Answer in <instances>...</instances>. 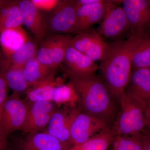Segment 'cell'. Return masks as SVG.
I'll list each match as a JSON object with an SVG mask.
<instances>
[{"label":"cell","mask_w":150,"mask_h":150,"mask_svg":"<svg viewBox=\"0 0 150 150\" xmlns=\"http://www.w3.org/2000/svg\"><path fill=\"white\" fill-rule=\"evenodd\" d=\"M69 77L79 98L78 106L81 111L104 121L112 129L119 113L120 103L104 80L95 74Z\"/></svg>","instance_id":"obj_1"},{"label":"cell","mask_w":150,"mask_h":150,"mask_svg":"<svg viewBox=\"0 0 150 150\" xmlns=\"http://www.w3.org/2000/svg\"><path fill=\"white\" fill-rule=\"evenodd\" d=\"M111 54L98 67L108 88L119 102L131 79L132 63L124 41L110 45Z\"/></svg>","instance_id":"obj_2"},{"label":"cell","mask_w":150,"mask_h":150,"mask_svg":"<svg viewBox=\"0 0 150 150\" xmlns=\"http://www.w3.org/2000/svg\"><path fill=\"white\" fill-rule=\"evenodd\" d=\"M119 103V113L112 128L115 136L141 137L147 134V105L126 94Z\"/></svg>","instance_id":"obj_3"},{"label":"cell","mask_w":150,"mask_h":150,"mask_svg":"<svg viewBox=\"0 0 150 150\" xmlns=\"http://www.w3.org/2000/svg\"><path fill=\"white\" fill-rule=\"evenodd\" d=\"M29 105L13 93L0 112V133L6 139L15 131L21 130L27 117Z\"/></svg>","instance_id":"obj_4"},{"label":"cell","mask_w":150,"mask_h":150,"mask_svg":"<svg viewBox=\"0 0 150 150\" xmlns=\"http://www.w3.org/2000/svg\"><path fill=\"white\" fill-rule=\"evenodd\" d=\"M72 37L64 34H52L40 42L35 58L41 64L56 71L62 64Z\"/></svg>","instance_id":"obj_5"},{"label":"cell","mask_w":150,"mask_h":150,"mask_svg":"<svg viewBox=\"0 0 150 150\" xmlns=\"http://www.w3.org/2000/svg\"><path fill=\"white\" fill-rule=\"evenodd\" d=\"M111 129L104 121L81 111L75 117L71 126L70 144L72 146L82 144L103 131Z\"/></svg>","instance_id":"obj_6"},{"label":"cell","mask_w":150,"mask_h":150,"mask_svg":"<svg viewBox=\"0 0 150 150\" xmlns=\"http://www.w3.org/2000/svg\"><path fill=\"white\" fill-rule=\"evenodd\" d=\"M77 8V1H60L47 20L48 32L52 34L74 33Z\"/></svg>","instance_id":"obj_7"},{"label":"cell","mask_w":150,"mask_h":150,"mask_svg":"<svg viewBox=\"0 0 150 150\" xmlns=\"http://www.w3.org/2000/svg\"><path fill=\"white\" fill-rule=\"evenodd\" d=\"M81 110L79 106H64L56 109L51 115L46 132L61 142L69 145L70 133L72 123Z\"/></svg>","instance_id":"obj_8"},{"label":"cell","mask_w":150,"mask_h":150,"mask_svg":"<svg viewBox=\"0 0 150 150\" xmlns=\"http://www.w3.org/2000/svg\"><path fill=\"white\" fill-rule=\"evenodd\" d=\"M133 69L150 68V30L132 33L124 41Z\"/></svg>","instance_id":"obj_9"},{"label":"cell","mask_w":150,"mask_h":150,"mask_svg":"<svg viewBox=\"0 0 150 150\" xmlns=\"http://www.w3.org/2000/svg\"><path fill=\"white\" fill-rule=\"evenodd\" d=\"M114 1H108L104 17L100 26V34L113 38L120 36L127 30L130 24L122 7L113 4Z\"/></svg>","instance_id":"obj_10"},{"label":"cell","mask_w":150,"mask_h":150,"mask_svg":"<svg viewBox=\"0 0 150 150\" xmlns=\"http://www.w3.org/2000/svg\"><path fill=\"white\" fill-rule=\"evenodd\" d=\"M27 117L21 130L28 134L39 132L48 125L56 105L52 101L29 103Z\"/></svg>","instance_id":"obj_11"},{"label":"cell","mask_w":150,"mask_h":150,"mask_svg":"<svg viewBox=\"0 0 150 150\" xmlns=\"http://www.w3.org/2000/svg\"><path fill=\"white\" fill-rule=\"evenodd\" d=\"M121 1L132 33L150 30V0H124Z\"/></svg>","instance_id":"obj_12"},{"label":"cell","mask_w":150,"mask_h":150,"mask_svg":"<svg viewBox=\"0 0 150 150\" xmlns=\"http://www.w3.org/2000/svg\"><path fill=\"white\" fill-rule=\"evenodd\" d=\"M23 24L31 31L35 39L41 42L48 32L47 21L31 0L18 1Z\"/></svg>","instance_id":"obj_13"},{"label":"cell","mask_w":150,"mask_h":150,"mask_svg":"<svg viewBox=\"0 0 150 150\" xmlns=\"http://www.w3.org/2000/svg\"><path fill=\"white\" fill-rule=\"evenodd\" d=\"M62 64L68 76H88L95 75L98 67L85 54L69 45Z\"/></svg>","instance_id":"obj_14"},{"label":"cell","mask_w":150,"mask_h":150,"mask_svg":"<svg viewBox=\"0 0 150 150\" xmlns=\"http://www.w3.org/2000/svg\"><path fill=\"white\" fill-rule=\"evenodd\" d=\"M108 2V1L100 0L94 4L77 5L74 33L78 34L89 32L93 25L101 21L104 17Z\"/></svg>","instance_id":"obj_15"},{"label":"cell","mask_w":150,"mask_h":150,"mask_svg":"<svg viewBox=\"0 0 150 150\" xmlns=\"http://www.w3.org/2000/svg\"><path fill=\"white\" fill-rule=\"evenodd\" d=\"M125 92L148 106L150 104V68L133 69Z\"/></svg>","instance_id":"obj_16"},{"label":"cell","mask_w":150,"mask_h":150,"mask_svg":"<svg viewBox=\"0 0 150 150\" xmlns=\"http://www.w3.org/2000/svg\"><path fill=\"white\" fill-rule=\"evenodd\" d=\"M0 74L5 79L13 93L18 95L26 93L31 87L24 79L23 67L11 64L6 61L3 55L0 61Z\"/></svg>","instance_id":"obj_17"},{"label":"cell","mask_w":150,"mask_h":150,"mask_svg":"<svg viewBox=\"0 0 150 150\" xmlns=\"http://www.w3.org/2000/svg\"><path fill=\"white\" fill-rule=\"evenodd\" d=\"M70 147L46 131L28 134L21 146L23 150H67Z\"/></svg>","instance_id":"obj_18"},{"label":"cell","mask_w":150,"mask_h":150,"mask_svg":"<svg viewBox=\"0 0 150 150\" xmlns=\"http://www.w3.org/2000/svg\"><path fill=\"white\" fill-rule=\"evenodd\" d=\"M29 39L21 26L4 30L0 33V46L3 55L8 57L21 48Z\"/></svg>","instance_id":"obj_19"},{"label":"cell","mask_w":150,"mask_h":150,"mask_svg":"<svg viewBox=\"0 0 150 150\" xmlns=\"http://www.w3.org/2000/svg\"><path fill=\"white\" fill-rule=\"evenodd\" d=\"M55 72L40 63L35 57L30 59L23 68L24 79L31 86L54 77Z\"/></svg>","instance_id":"obj_20"},{"label":"cell","mask_w":150,"mask_h":150,"mask_svg":"<svg viewBox=\"0 0 150 150\" xmlns=\"http://www.w3.org/2000/svg\"><path fill=\"white\" fill-rule=\"evenodd\" d=\"M22 25L18 1H6L0 10V33L4 30L21 26Z\"/></svg>","instance_id":"obj_21"},{"label":"cell","mask_w":150,"mask_h":150,"mask_svg":"<svg viewBox=\"0 0 150 150\" xmlns=\"http://www.w3.org/2000/svg\"><path fill=\"white\" fill-rule=\"evenodd\" d=\"M61 80H55L54 77L31 86L26 92L29 103L36 101H52L54 89L63 83Z\"/></svg>","instance_id":"obj_22"},{"label":"cell","mask_w":150,"mask_h":150,"mask_svg":"<svg viewBox=\"0 0 150 150\" xmlns=\"http://www.w3.org/2000/svg\"><path fill=\"white\" fill-rule=\"evenodd\" d=\"M39 43L40 42L35 38H29L23 46L10 56H3L11 64L23 68L28 61L35 57L39 48Z\"/></svg>","instance_id":"obj_23"},{"label":"cell","mask_w":150,"mask_h":150,"mask_svg":"<svg viewBox=\"0 0 150 150\" xmlns=\"http://www.w3.org/2000/svg\"><path fill=\"white\" fill-rule=\"evenodd\" d=\"M115 137L112 129H109L83 143L72 146L67 150H107Z\"/></svg>","instance_id":"obj_24"},{"label":"cell","mask_w":150,"mask_h":150,"mask_svg":"<svg viewBox=\"0 0 150 150\" xmlns=\"http://www.w3.org/2000/svg\"><path fill=\"white\" fill-rule=\"evenodd\" d=\"M79 100V95L70 81L60 84L54 88L52 101L56 105L75 107L78 106Z\"/></svg>","instance_id":"obj_25"},{"label":"cell","mask_w":150,"mask_h":150,"mask_svg":"<svg viewBox=\"0 0 150 150\" xmlns=\"http://www.w3.org/2000/svg\"><path fill=\"white\" fill-rule=\"evenodd\" d=\"M112 48L100 35L85 53L90 59L96 62L104 61L111 54Z\"/></svg>","instance_id":"obj_26"},{"label":"cell","mask_w":150,"mask_h":150,"mask_svg":"<svg viewBox=\"0 0 150 150\" xmlns=\"http://www.w3.org/2000/svg\"><path fill=\"white\" fill-rule=\"evenodd\" d=\"M113 150H144L142 137L116 136Z\"/></svg>","instance_id":"obj_27"},{"label":"cell","mask_w":150,"mask_h":150,"mask_svg":"<svg viewBox=\"0 0 150 150\" xmlns=\"http://www.w3.org/2000/svg\"><path fill=\"white\" fill-rule=\"evenodd\" d=\"M100 34L89 32L80 33L72 37L70 44L77 51L85 54Z\"/></svg>","instance_id":"obj_28"},{"label":"cell","mask_w":150,"mask_h":150,"mask_svg":"<svg viewBox=\"0 0 150 150\" xmlns=\"http://www.w3.org/2000/svg\"><path fill=\"white\" fill-rule=\"evenodd\" d=\"M40 11L52 12L58 5L59 0H31Z\"/></svg>","instance_id":"obj_29"},{"label":"cell","mask_w":150,"mask_h":150,"mask_svg":"<svg viewBox=\"0 0 150 150\" xmlns=\"http://www.w3.org/2000/svg\"><path fill=\"white\" fill-rule=\"evenodd\" d=\"M8 88L5 80L0 74V112L3 105L8 98Z\"/></svg>","instance_id":"obj_30"},{"label":"cell","mask_w":150,"mask_h":150,"mask_svg":"<svg viewBox=\"0 0 150 150\" xmlns=\"http://www.w3.org/2000/svg\"><path fill=\"white\" fill-rule=\"evenodd\" d=\"M144 150H150V134H145L142 137Z\"/></svg>","instance_id":"obj_31"},{"label":"cell","mask_w":150,"mask_h":150,"mask_svg":"<svg viewBox=\"0 0 150 150\" xmlns=\"http://www.w3.org/2000/svg\"><path fill=\"white\" fill-rule=\"evenodd\" d=\"M147 129L148 132L150 134V104L147 107Z\"/></svg>","instance_id":"obj_32"},{"label":"cell","mask_w":150,"mask_h":150,"mask_svg":"<svg viewBox=\"0 0 150 150\" xmlns=\"http://www.w3.org/2000/svg\"><path fill=\"white\" fill-rule=\"evenodd\" d=\"M5 139L2 136L1 134L0 133V150L4 149L5 146Z\"/></svg>","instance_id":"obj_33"},{"label":"cell","mask_w":150,"mask_h":150,"mask_svg":"<svg viewBox=\"0 0 150 150\" xmlns=\"http://www.w3.org/2000/svg\"><path fill=\"white\" fill-rule=\"evenodd\" d=\"M6 1H4V0H0V10L1 8L3 6L4 4L5 3Z\"/></svg>","instance_id":"obj_34"},{"label":"cell","mask_w":150,"mask_h":150,"mask_svg":"<svg viewBox=\"0 0 150 150\" xmlns=\"http://www.w3.org/2000/svg\"><path fill=\"white\" fill-rule=\"evenodd\" d=\"M2 52L1 51V50H0V61H1V57L2 56Z\"/></svg>","instance_id":"obj_35"}]
</instances>
